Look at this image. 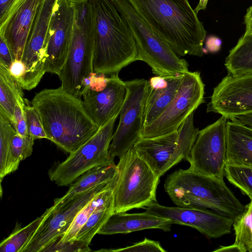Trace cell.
Here are the masks:
<instances>
[{
  "mask_svg": "<svg viewBox=\"0 0 252 252\" xmlns=\"http://www.w3.org/2000/svg\"><path fill=\"white\" fill-rule=\"evenodd\" d=\"M129 26L138 51V61L146 63L156 76L184 74L189 64L156 33L136 13L127 0H111Z\"/></svg>",
  "mask_w": 252,
  "mask_h": 252,
  "instance_id": "obj_6",
  "label": "cell"
},
{
  "mask_svg": "<svg viewBox=\"0 0 252 252\" xmlns=\"http://www.w3.org/2000/svg\"><path fill=\"white\" fill-rule=\"evenodd\" d=\"M94 39L93 71L111 75L138 61L132 32L111 0H90Z\"/></svg>",
  "mask_w": 252,
  "mask_h": 252,
  "instance_id": "obj_3",
  "label": "cell"
},
{
  "mask_svg": "<svg viewBox=\"0 0 252 252\" xmlns=\"http://www.w3.org/2000/svg\"><path fill=\"white\" fill-rule=\"evenodd\" d=\"M173 224L169 220L150 214L146 211L143 213L134 214L114 212L98 234H126L148 229H158L169 231Z\"/></svg>",
  "mask_w": 252,
  "mask_h": 252,
  "instance_id": "obj_20",
  "label": "cell"
},
{
  "mask_svg": "<svg viewBox=\"0 0 252 252\" xmlns=\"http://www.w3.org/2000/svg\"><path fill=\"white\" fill-rule=\"evenodd\" d=\"M22 90L8 68L0 63V111L6 115L12 124L17 101L23 95Z\"/></svg>",
  "mask_w": 252,
  "mask_h": 252,
  "instance_id": "obj_27",
  "label": "cell"
},
{
  "mask_svg": "<svg viewBox=\"0 0 252 252\" xmlns=\"http://www.w3.org/2000/svg\"><path fill=\"white\" fill-rule=\"evenodd\" d=\"M22 0H0V26L6 21L10 14Z\"/></svg>",
  "mask_w": 252,
  "mask_h": 252,
  "instance_id": "obj_39",
  "label": "cell"
},
{
  "mask_svg": "<svg viewBox=\"0 0 252 252\" xmlns=\"http://www.w3.org/2000/svg\"><path fill=\"white\" fill-rule=\"evenodd\" d=\"M228 74L234 76L252 73V33H244L225 60Z\"/></svg>",
  "mask_w": 252,
  "mask_h": 252,
  "instance_id": "obj_25",
  "label": "cell"
},
{
  "mask_svg": "<svg viewBox=\"0 0 252 252\" xmlns=\"http://www.w3.org/2000/svg\"><path fill=\"white\" fill-rule=\"evenodd\" d=\"M229 120L238 122L252 128V113L238 116Z\"/></svg>",
  "mask_w": 252,
  "mask_h": 252,
  "instance_id": "obj_43",
  "label": "cell"
},
{
  "mask_svg": "<svg viewBox=\"0 0 252 252\" xmlns=\"http://www.w3.org/2000/svg\"><path fill=\"white\" fill-rule=\"evenodd\" d=\"M15 60L5 39L0 35V63L9 68Z\"/></svg>",
  "mask_w": 252,
  "mask_h": 252,
  "instance_id": "obj_40",
  "label": "cell"
},
{
  "mask_svg": "<svg viewBox=\"0 0 252 252\" xmlns=\"http://www.w3.org/2000/svg\"><path fill=\"white\" fill-rule=\"evenodd\" d=\"M56 0H44L30 32L21 59L25 66V73L20 84L23 90L35 88L46 73V48Z\"/></svg>",
  "mask_w": 252,
  "mask_h": 252,
  "instance_id": "obj_13",
  "label": "cell"
},
{
  "mask_svg": "<svg viewBox=\"0 0 252 252\" xmlns=\"http://www.w3.org/2000/svg\"><path fill=\"white\" fill-rule=\"evenodd\" d=\"M118 172L114 162L93 167L86 171L71 184L66 193L56 198L54 204L65 202L75 196L98 185L112 180Z\"/></svg>",
  "mask_w": 252,
  "mask_h": 252,
  "instance_id": "obj_23",
  "label": "cell"
},
{
  "mask_svg": "<svg viewBox=\"0 0 252 252\" xmlns=\"http://www.w3.org/2000/svg\"><path fill=\"white\" fill-rule=\"evenodd\" d=\"M34 141L29 135L22 136L16 133L12 136L10 142L12 172L18 169L22 160L32 154Z\"/></svg>",
  "mask_w": 252,
  "mask_h": 252,
  "instance_id": "obj_33",
  "label": "cell"
},
{
  "mask_svg": "<svg viewBox=\"0 0 252 252\" xmlns=\"http://www.w3.org/2000/svg\"><path fill=\"white\" fill-rule=\"evenodd\" d=\"M89 245L83 242L75 240L61 242L58 239L47 246L42 252H90Z\"/></svg>",
  "mask_w": 252,
  "mask_h": 252,
  "instance_id": "obj_35",
  "label": "cell"
},
{
  "mask_svg": "<svg viewBox=\"0 0 252 252\" xmlns=\"http://www.w3.org/2000/svg\"><path fill=\"white\" fill-rule=\"evenodd\" d=\"M209 0H199V2L196 6V8L194 9V11L197 14V13L202 10H204L206 9L208 1Z\"/></svg>",
  "mask_w": 252,
  "mask_h": 252,
  "instance_id": "obj_45",
  "label": "cell"
},
{
  "mask_svg": "<svg viewBox=\"0 0 252 252\" xmlns=\"http://www.w3.org/2000/svg\"><path fill=\"white\" fill-rule=\"evenodd\" d=\"M16 133L11 122L2 112L0 111V181L8 174L12 172L10 142L12 136Z\"/></svg>",
  "mask_w": 252,
  "mask_h": 252,
  "instance_id": "obj_30",
  "label": "cell"
},
{
  "mask_svg": "<svg viewBox=\"0 0 252 252\" xmlns=\"http://www.w3.org/2000/svg\"><path fill=\"white\" fill-rule=\"evenodd\" d=\"M117 180V178L111 186L96 194L78 213L64 234L58 239L61 242L74 241L81 228L94 211L114 206V190Z\"/></svg>",
  "mask_w": 252,
  "mask_h": 252,
  "instance_id": "obj_24",
  "label": "cell"
},
{
  "mask_svg": "<svg viewBox=\"0 0 252 252\" xmlns=\"http://www.w3.org/2000/svg\"><path fill=\"white\" fill-rule=\"evenodd\" d=\"M183 75L165 77L167 83L163 87L153 88L148 85L144 106L143 128L157 119L169 105L177 92Z\"/></svg>",
  "mask_w": 252,
  "mask_h": 252,
  "instance_id": "obj_22",
  "label": "cell"
},
{
  "mask_svg": "<svg viewBox=\"0 0 252 252\" xmlns=\"http://www.w3.org/2000/svg\"><path fill=\"white\" fill-rule=\"evenodd\" d=\"M50 209V207L46 209L42 215L24 227L16 226L11 234L1 242L0 252H22Z\"/></svg>",
  "mask_w": 252,
  "mask_h": 252,
  "instance_id": "obj_28",
  "label": "cell"
},
{
  "mask_svg": "<svg viewBox=\"0 0 252 252\" xmlns=\"http://www.w3.org/2000/svg\"><path fill=\"white\" fill-rule=\"evenodd\" d=\"M204 84L198 71L184 74L177 92L162 114L143 129L141 138H151L177 130L189 116L205 102Z\"/></svg>",
  "mask_w": 252,
  "mask_h": 252,
  "instance_id": "obj_9",
  "label": "cell"
},
{
  "mask_svg": "<svg viewBox=\"0 0 252 252\" xmlns=\"http://www.w3.org/2000/svg\"><path fill=\"white\" fill-rule=\"evenodd\" d=\"M107 252H166L158 241L152 240L146 238L139 242L129 246L117 249L105 250Z\"/></svg>",
  "mask_w": 252,
  "mask_h": 252,
  "instance_id": "obj_36",
  "label": "cell"
},
{
  "mask_svg": "<svg viewBox=\"0 0 252 252\" xmlns=\"http://www.w3.org/2000/svg\"><path fill=\"white\" fill-rule=\"evenodd\" d=\"M75 8L73 36L65 63L58 76L61 86L81 97L93 71V16L90 0H73Z\"/></svg>",
  "mask_w": 252,
  "mask_h": 252,
  "instance_id": "obj_5",
  "label": "cell"
},
{
  "mask_svg": "<svg viewBox=\"0 0 252 252\" xmlns=\"http://www.w3.org/2000/svg\"><path fill=\"white\" fill-rule=\"evenodd\" d=\"M31 103L40 117L48 139L69 154L99 128L88 113L83 100L61 86L41 91Z\"/></svg>",
  "mask_w": 252,
  "mask_h": 252,
  "instance_id": "obj_1",
  "label": "cell"
},
{
  "mask_svg": "<svg viewBox=\"0 0 252 252\" xmlns=\"http://www.w3.org/2000/svg\"><path fill=\"white\" fill-rule=\"evenodd\" d=\"M221 116L199 132L186 160L198 173L223 180L226 163V126Z\"/></svg>",
  "mask_w": 252,
  "mask_h": 252,
  "instance_id": "obj_12",
  "label": "cell"
},
{
  "mask_svg": "<svg viewBox=\"0 0 252 252\" xmlns=\"http://www.w3.org/2000/svg\"><path fill=\"white\" fill-rule=\"evenodd\" d=\"M126 95L124 81L118 73L110 75L102 90H87L83 94L85 107L99 128L120 113Z\"/></svg>",
  "mask_w": 252,
  "mask_h": 252,
  "instance_id": "obj_17",
  "label": "cell"
},
{
  "mask_svg": "<svg viewBox=\"0 0 252 252\" xmlns=\"http://www.w3.org/2000/svg\"><path fill=\"white\" fill-rule=\"evenodd\" d=\"M224 176L242 193L252 198V167L226 163Z\"/></svg>",
  "mask_w": 252,
  "mask_h": 252,
  "instance_id": "obj_32",
  "label": "cell"
},
{
  "mask_svg": "<svg viewBox=\"0 0 252 252\" xmlns=\"http://www.w3.org/2000/svg\"><path fill=\"white\" fill-rule=\"evenodd\" d=\"M178 130L151 138H140L133 148L159 177L168 170L177 144Z\"/></svg>",
  "mask_w": 252,
  "mask_h": 252,
  "instance_id": "obj_19",
  "label": "cell"
},
{
  "mask_svg": "<svg viewBox=\"0 0 252 252\" xmlns=\"http://www.w3.org/2000/svg\"><path fill=\"white\" fill-rule=\"evenodd\" d=\"M24 110L29 135L34 140L41 138L48 139L38 114L26 98Z\"/></svg>",
  "mask_w": 252,
  "mask_h": 252,
  "instance_id": "obj_34",
  "label": "cell"
},
{
  "mask_svg": "<svg viewBox=\"0 0 252 252\" xmlns=\"http://www.w3.org/2000/svg\"><path fill=\"white\" fill-rule=\"evenodd\" d=\"M8 69L11 75L20 84L25 73V66L21 60L16 59Z\"/></svg>",
  "mask_w": 252,
  "mask_h": 252,
  "instance_id": "obj_41",
  "label": "cell"
},
{
  "mask_svg": "<svg viewBox=\"0 0 252 252\" xmlns=\"http://www.w3.org/2000/svg\"><path fill=\"white\" fill-rule=\"evenodd\" d=\"M126 98L118 126L113 133L109 152L114 158L125 155L141 138L144 127V111L148 81L136 79L124 81Z\"/></svg>",
  "mask_w": 252,
  "mask_h": 252,
  "instance_id": "obj_10",
  "label": "cell"
},
{
  "mask_svg": "<svg viewBox=\"0 0 252 252\" xmlns=\"http://www.w3.org/2000/svg\"><path fill=\"white\" fill-rule=\"evenodd\" d=\"M244 21L246 25L245 33H252V5L247 9L244 17Z\"/></svg>",
  "mask_w": 252,
  "mask_h": 252,
  "instance_id": "obj_44",
  "label": "cell"
},
{
  "mask_svg": "<svg viewBox=\"0 0 252 252\" xmlns=\"http://www.w3.org/2000/svg\"><path fill=\"white\" fill-rule=\"evenodd\" d=\"M44 0H22L0 26V35L5 39L15 59L21 60L39 9Z\"/></svg>",
  "mask_w": 252,
  "mask_h": 252,
  "instance_id": "obj_18",
  "label": "cell"
},
{
  "mask_svg": "<svg viewBox=\"0 0 252 252\" xmlns=\"http://www.w3.org/2000/svg\"><path fill=\"white\" fill-rule=\"evenodd\" d=\"M194 112L190 114L179 127L177 144L168 165V170L183 159H186L199 132L193 124Z\"/></svg>",
  "mask_w": 252,
  "mask_h": 252,
  "instance_id": "obj_29",
  "label": "cell"
},
{
  "mask_svg": "<svg viewBox=\"0 0 252 252\" xmlns=\"http://www.w3.org/2000/svg\"><path fill=\"white\" fill-rule=\"evenodd\" d=\"M250 199L244 212L234 220V243L228 246H221L214 252H252V198Z\"/></svg>",
  "mask_w": 252,
  "mask_h": 252,
  "instance_id": "obj_26",
  "label": "cell"
},
{
  "mask_svg": "<svg viewBox=\"0 0 252 252\" xmlns=\"http://www.w3.org/2000/svg\"><path fill=\"white\" fill-rule=\"evenodd\" d=\"M117 166L114 212L145 209L158 203L156 191L160 177L139 157L133 147L119 159Z\"/></svg>",
  "mask_w": 252,
  "mask_h": 252,
  "instance_id": "obj_7",
  "label": "cell"
},
{
  "mask_svg": "<svg viewBox=\"0 0 252 252\" xmlns=\"http://www.w3.org/2000/svg\"><path fill=\"white\" fill-rule=\"evenodd\" d=\"M207 112L228 120L252 113V73L239 76L228 74L214 88Z\"/></svg>",
  "mask_w": 252,
  "mask_h": 252,
  "instance_id": "obj_15",
  "label": "cell"
},
{
  "mask_svg": "<svg viewBox=\"0 0 252 252\" xmlns=\"http://www.w3.org/2000/svg\"><path fill=\"white\" fill-rule=\"evenodd\" d=\"M115 117L101 127L85 144L48 171L51 181L60 187L73 183L88 170L114 161L109 152L113 138Z\"/></svg>",
  "mask_w": 252,
  "mask_h": 252,
  "instance_id": "obj_8",
  "label": "cell"
},
{
  "mask_svg": "<svg viewBox=\"0 0 252 252\" xmlns=\"http://www.w3.org/2000/svg\"><path fill=\"white\" fill-rule=\"evenodd\" d=\"M164 188L179 207L210 210L233 220L245 210V206L223 180L196 173L189 168L168 175Z\"/></svg>",
  "mask_w": 252,
  "mask_h": 252,
  "instance_id": "obj_4",
  "label": "cell"
},
{
  "mask_svg": "<svg viewBox=\"0 0 252 252\" xmlns=\"http://www.w3.org/2000/svg\"><path fill=\"white\" fill-rule=\"evenodd\" d=\"M105 75L93 72L87 82L86 88L84 93L88 90L94 91L103 90L107 85L108 78L105 77Z\"/></svg>",
  "mask_w": 252,
  "mask_h": 252,
  "instance_id": "obj_38",
  "label": "cell"
},
{
  "mask_svg": "<svg viewBox=\"0 0 252 252\" xmlns=\"http://www.w3.org/2000/svg\"><path fill=\"white\" fill-rule=\"evenodd\" d=\"M110 182L95 186L59 204H54L22 252H42L48 246L62 237L78 213L96 194L111 186Z\"/></svg>",
  "mask_w": 252,
  "mask_h": 252,
  "instance_id": "obj_11",
  "label": "cell"
},
{
  "mask_svg": "<svg viewBox=\"0 0 252 252\" xmlns=\"http://www.w3.org/2000/svg\"><path fill=\"white\" fill-rule=\"evenodd\" d=\"M114 212V206L94 211L81 228L75 240L89 245L93 237L96 234H98L99 230Z\"/></svg>",
  "mask_w": 252,
  "mask_h": 252,
  "instance_id": "obj_31",
  "label": "cell"
},
{
  "mask_svg": "<svg viewBox=\"0 0 252 252\" xmlns=\"http://www.w3.org/2000/svg\"><path fill=\"white\" fill-rule=\"evenodd\" d=\"M25 104V98L22 96L18 98L15 106L12 124L16 133L22 136L29 135L24 110Z\"/></svg>",
  "mask_w": 252,
  "mask_h": 252,
  "instance_id": "obj_37",
  "label": "cell"
},
{
  "mask_svg": "<svg viewBox=\"0 0 252 252\" xmlns=\"http://www.w3.org/2000/svg\"><path fill=\"white\" fill-rule=\"evenodd\" d=\"M220 46L221 41L216 37H210L206 40V49L210 52L214 53L218 51Z\"/></svg>",
  "mask_w": 252,
  "mask_h": 252,
  "instance_id": "obj_42",
  "label": "cell"
},
{
  "mask_svg": "<svg viewBox=\"0 0 252 252\" xmlns=\"http://www.w3.org/2000/svg\"><path fill=\"white\" fill-rule=\"evenodd\" d=\"M144 209L150 214L169 220L173 224L191 227L209 239L230 233L234 221L231 218L204 209L167 207L156 203Z\"/></svg>",
  "mask_w": 252,
  "mask_h": 252,
  "instance_id": "obj_16",
  "label": "cell"
},
{
  "mask_svg": "<svg viewBox=\"0 0 252 252\" xmlns=\"http://www.w3.org/2000/svg\"><path fill=\"white\" fill-rule=\"evenodd\" d=\"M75 17L73 0H57L51 18L45 64L46 72L59 76L65 63L73 36Z\"/></svg>",
  "mask_w": 252,
  "mask_h": 252,
  "instance_id": "obj_14",
  "label": "cell"
},
{
  "mask_svg": "<svg viewBox=\"0 0 252 252\" xmlns=\"http://www.w3.org/2000/svg\"><path fill=\"white\" fill-rule=\"evenodd\" d=\"M226 147L227 163L252 167V128L228 120Z\"/></svg>",
  "mask_w": 252,
  "mask_h": 252,
  "instance_id": "obj_21",
  "label": "cell"
},
{
  "mask_svg": "<svg viewBox=\"0 0 252 252\" xmlns=\"http://www.w3.org/2000/svg\"><path fill=\"white\" fill-rule=\"evenodd\" d=\"M180 57H202L206 31L188 0H127Z\"/></svg>",
  "mask_w": 252,
  "mask_h": 252,
  "instance_id": "obj_2",
  "label": "cell"
}]
</instances>
